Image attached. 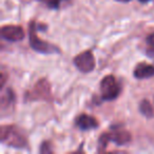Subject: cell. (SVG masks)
Listing matches in <instances>:
<instances>
[{
  "label": "cell",
  "instance_id": "6da1fadb",
  "mask_svg": "<svg viewBox=\"0 0 154 154\" xmlns=\"http://www.w3.org/2000/svg\"><path fill=\"white\" fill-rule=\"evenodd\" d=\"M0 140L9 147L23 149L28 146L26 137L18 128L14 126H2L0 129Z\"/></svg>",
  "mask_w": 154,
  "mask_h": 154
},
{
  "label": "cell",
  "instance_id": "7a4b0ae2",
  "mask_svg": "<svg viewBox=\"0 0 154 154\" xmlns=\"http://www.w3.org/2000/svg\"><path fill=\"white\" fill-rule=\"evenodd\" d=\"M36 31H37V23L35 21H32L30 24V28H29V39H30V45L33 50L42 54H53V53H57L59 51V49L57 47H55L53 45H50L47 41L41 40L40 38H38V36L36 34Z\"/></svg>",
  "mask_w": 154,
  "mask_h": 154
},
{
  "label": "cell",
  "instance_id": "3957f363",
  "mask_svg": "<svg viewBox=\"0 0 154 154\" xmlns=\"http://www.w3.org/2000/svg\"><path fill=\"white\" fill-rule=\"evenodd\" d=\"M131 140V134L125 130H114L111 133H103L99 138L98 151H103L108 143L112 141L117 146H124Z\"/></svg>",
  "mask_w": 154,
  "mask_h": 154
},
{
  "label": "cell",
  "instance_id": "277c9868",
  "mask_svg": "<svg viewBox=\"0 0 154 154\" xmlns=\"http://www.w3.org/2000/svg\"><path fill=\"white\" fill-rule=\"evenodd\" d=\"M100 91L103 100H113L119 95L120 87L113 75H108L101 80Z\"/></svg>",
  "mask_w": 154,
  "mask_h": 154
},
{
  "label": "cell",
  "instance_id": "5b68a950",
  "mask_svg": "<svg viewBox=\"0 0 154 154\" xmlns=\"http://www.w3.org/2000/svg\"><path fill=\"white\" fill-rule=\"evenodd\" d=\"M74 64L80 72L90 73L95 69V58L92 52L85 51L74 58Z\"/></svg>",
  "mask_w": 154,
  "mask_h": 154
},
{
  "label": "cell",
  "instance_id": "8992f818",
  "mask_svg": "<svg viewBox=\"0 0 154 154\" xmlns=\"http://www.w3.org/2000/svg\"><path fill=\"white\" fill-rule=\"evenodd\" d=\"M51 96V87L45 79H41L35 85L33 90L26 94L28 100H39L49 99Z\"/></svg>",
  "mask_w": 154,
  "mask_h": 154
},
{
  "label": "cell",
  "instance_id": "52a82bcc",
  "mask_svg": "<svg viewBox=\"0 0 154 154\" xmlns=\"http://www.w3.org/2000/svg\"><path fill=\"white\" fill-rule=\"evenodd\" d=\"M1 37L8 41L17 42L24 38V31L18 26H3L1 28Z\"/></svg>",
  "mask_w": 154,
  "mask_h": 154
},
{
  "label": "cell",
  "instance_id": "ba28073f",
  "mask_svg": "<svg viewBox=\"0 0 154 154\" xmlns=\"http://www.w3.org/2000/svg\"><path fill=\"white\" fill-rule=\"evenodd\" d=\"M75 125L82 131L96 129L98 127L97 120L93 116H90L88 114H80L79 116H77L75 119Z\"/></svg>",
  "mask_w": 154,
  "mask_h": 154
},
{
  "label": "cell",
  "instance_id": "9c48e42d",
  "mask_svg": "<svg viewBox=\"0 0 154 154\" xmlns=\"http://www.w3.org/2000/svg\"><path fill=\"white\" fill-rule=\"evenodd\" d=\"M134 77L137 79H145L154 76V66L147 63H139L134 70Z\"/></svg>",
  "mask_w": 154,
  "mask_h": 154
},
{
  "label": "cell",
  "instance_id": "30bf717a",
  "mask_svg": "<svg viewBox=\"0 0 154 154\" xmlns=\"http://www.w3.org/2000/svg\"><path fill=\"white\" fill-rule=\"evenodd\" d=\"M139 112L147 118H150L154 115L153 108H152L150 101L147 100V99H143V100L140 101V103H139Z\"/></svg>",
  "mask_w": 154,
  "mask_h": 154
},
{
  "label": "cell",
  "instance_id": "8fae6325",
  "mask_svg": "<svg viewBox=\"0 0 154 154\" xmlns=\"http://www.w3.org/2000/svg\"><path fill=\"white\" fill-rule=\"evenodd\" d=\"M14 99H15V96H14V93L12 92V90L8 89L7 92L2 95V99H1V107L2 109H5V107H9L10 105L14 103Z\"/></svg>",
  "mask_w": 154,
  "mask_h": 154
},
{
  "label": "cell",
  "instance_id": "7c38bea8",
  "mask_svg": "<svg viewBox=\"0 0 154 154\" xmlns=\"http://www.w3.org/2000/svg\"><path fill=\"white\" fill-rule=\"evenodd\" d=\"M38 1L45 3L49 9L57 10L58 8H59L60 1H61V0H38Z\"/></svg>",
  "mask_w": 154,
  "mask_h": 154
},
{
  "label": "cell",
  "instance_id": "4fadbf2b",
  "mask_svg": "<svg viewBox=\"0 0 154 154\" xmlns=\"http://www.w3.org/2000/svg\"><path fill=\"white\" fill-rule=\"evenodd\" d=\"M40 152L41 153H51L52 150H51V148H50V146L48 145V143H43L42 145H41Z\"/></svg>",
  "mask_w": 154,
  "mask_h": 154
},
{
  "label": "cell",
  "instance_id": "5bb4252c",
  "mask_svg": "<svg viewBox=\"0 0 154 154\" xmlns=\"http://www.w3.org/2000/svg\"><path fill=\"white\" fill-rule=\"evenodd\" d=\"M147 42L149 43L150 45H152V47H154V33H152V34H150L149 36H148V38H147Z\"/></svg>",
  "mask_w": 154,
  "mask_h": 154
},
{
  "label": "cell",
  "instance_id": "9a60e30c",
  "mask_svg": "<svg viewBox=\"0 0 154 154\" xmlns=\"http://www.w3.org/2000/svg\"><path fill=\"white\" fill-rule=\"evenodd\" d=\"M148 56L151 58H154V50H148Z\"/></svg>",
  "mask_w": 154,
  "mask_h": 154
},
{
  "label": "cell",
  "instance_id": "2e32d148",
  "mask_svg": "<svg viewBox=\"0 0 154 154\" xmlns=\"http://www.w3.org/2000/svg\"><path fill=\"white\" fill-rule=\"evenodd\" d=\"M116 1H118V2H129L131 0H116Z\"/></svg>",
  "mask_w": 154,
  "mask_h": 154
},
{
  "label": "cell",
  "instance_id": "e0dca14e",
  "mask_svg": "<svg viewBox=\"0 0 154 154\" xmlns=\"http://www.w3.org/2000/svg\"><path fill=\"white\" fill-rule=\"evenodd\" d=\"M140 2H148V1H150V0H139Z\"/></svg>",
  "mask_w": 154,
  "mask_h": 154
}]
</instances>
